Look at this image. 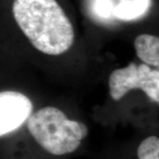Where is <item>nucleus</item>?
I'll list each match as a JSON object with an SVG mask.
<instances>
[{"label":"nucleus","instance_id":"nucleus-4","mask_svg":"<svg viewBox=\"0 0 159 159\" xmlns=\"http://www.w3.org/2000/svg\"><path fill=\"white\" fill-rule=\"evenodd\" d=\"M29 97L17 91L0 92V140L15 133L32 113Z\"/></svg>","mask_w":159,"mask_h":159},{"label":"nucleus","instance_id":"nucleus-3","mask_svg":"<svg viewBox=\"0 0 159 159\" xmlns=\"http://www.w3.org/2000/svg\"><path fill=\"white\" fill-rule=\"evenodd\" d=\"M110 94L119 101L132 89H141L154 102H159V71L148 65L131 62L127 66L113 71L109 78Z\"/></svg>","mask_w":159,"mask_h":159},{"label":"nucleus","instance_id":"nucleus-2","mask_svg":"<svg viewBox=\"0 0 159 159\" xmlns=\"http://www.w3.org/2000/svg\"><path fill=\"white\" fill-rule=\"evenodd\" d=\"M29 138L50 159L65 157L76 152L89 134L88 126L70 119L59 109L44 107L27 119Z\"/></svg>","mask_w":159,"mask_h":159},{"label":"nucleus","instance_id":"nucleus-1","mask_svg":"<svg viewBox=\"0 0 159 159\" xmlns=\"http://www.w3.org/2000/svg\"><path fill=\"white\" fill-rule=\"evenodd\" d=\"M12 13L31 44L46 55H61L74 44L73 25L56 0H14Z\"/></svg>","mask_w":159,"mask_h":159},{"label":"nucleus","instance_id":"nucleus-6","mask_svg":"<svg viewBox=\"0 0 159 159\" xmlns=\"http://www.w3.org/2000/svg\"><path fill=\"white\" fill-rule=\"evenodd\" d=\"M150 5V0H124L114 7L112 13L121 20H133L145 14Z\"/></svg>","mask_w":159,"mask_h":159},{"label":"nucleus","instance_id":"nucleus-7","mask_svg":"<svg viewBox=\"0 0 159 159\" xmlns=\"http://www.w3.org/2000/svg\"><path fill=\"white\" fill-rule=\"evenodd\" d=\"M97 10L98 13L102 16H109L113 11V8L108 0H98L97 3Z\"/></svg>","mask_w":159,"mask_h":159},{"label":"nucleus","instance_id":"nucleus-5","mask_svg":"<svg viewBox=\"0 0 159 159\" xmlns=\"http://www.w3.org/2000/svg\"><path fill=\"white\" fill-rule=\"evenodd\" d=\"M138 57L148 65L159 66V38L151 34H142L134 40Z\"/></svg>","mask_w":159,"mask_h":159}]
</instances>
